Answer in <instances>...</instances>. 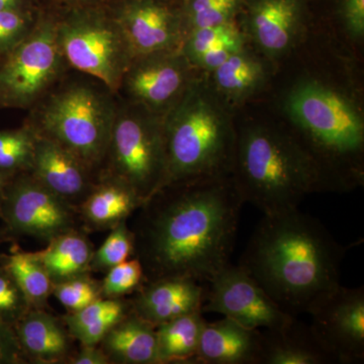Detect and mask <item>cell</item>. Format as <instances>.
Segmentation results:
<instances>
[{"mask_svg": "<svg viewBox=\"0 0 364 364\" xmlns=\"http://www.w3.org/2000/svg\"><path fill=\"white\" fill-rule=\"evenodd\" d=\"M142 263L138 257L119 263L107 270L100 291L102 298L119 299L136 291L145 282Z\"/></svg>", "mask_w": 364, "mask_h": 364, "instance_id": "obj_29", "label": "cell"}, {"mask_svg": "<svg viewBox=\"0 0 364 364\" xmlns=\"http://www.w3.org/2000/svg\"><path fill=\"white\" fill-rule=\"evenodd\" d=\"M58 28L44 23L21 40L0 71V91L16 105L35 102L51 83L61 61Z\"/></svg>", "mask_w": 364, "mask_h": 364, "instance_id": "obj_11", "label": "cell"}, {"mask_svg": "<svg viewBox=\"0 0 364 364\" xmlns=\"http://www.w3.org/2000/svg\"><path fill=\"white\" fill-rule=\"evenodd\" d=\"M44 250L36 252L53 284L87 274L93 251L90 242L74 231L48 242Z\"/></svg>", "mask_w": 364, "mask_h": 364, "instance_id": "obj_22", "label": "cell"}, {"mask_svg": "<svg viewBox=\"0 0 364 364\" xmlns=\"http://www.w3.org/2000/svg\"><path fill=\"white\" fill-rule=\"evenodd\" d=\"M347 249L318 220L296 208L264 215L238 265L280 308L296 316L340 284Z\"/></svg>", "mask_w": 364, "mask_h": 364, "instance_id": "obj_2", "label": "cell"}, {"mask_svg": "<svg viewBox=\"0 0 364 364\" xmlns=\"http://www.w3.org/2000/svg\"><path fill=\"white\" fill-rule=\"evenodd\" d=\"M52 294L70 313L81 310L102 298L100 284L87 274L53 284Z\"/></svg>", "mask_w": 364, "mask_h": 364, "instance_id": "obj_31", "label": "cell"}, {"mask_svg": "<svg viewBox=\"0 0 364 364\" xmlns=\"http://www.w3.org/2000/svg\"><path fill=\"white\" fill-rule=\"evenodd\" d=\"M243 203L232 177L193 179L160 189L143 203L134 232L145 282H210L230 263Z\"/></svg>", "mask_w": 364, "mask_h": 364, "instance_id": "obj_1", "label": "cell"}, {"mask_svg": "<svg viewBox=\"0 0 364 364\" xmlns=\"http://www.w3.org/2000/svg\"><path fill=\"white\" fill-rule=\"evenodd\" d=\"M231 174L244 203L263 215L296 210L318 191L317 169L294 134L265 124H249L237 134Z\"/></svg>", "mask_w": 364, "mask_h": 364, "instance_id": "obj_4", "label": "cell"}, {"mask_svg": "<svg viewBox=\"0 0 364 364\" xmlns=\"http://www.w3.org/2000/svg\"><path fill=\"white\" fill-rule=\"evenodd\" d=\"M166 147L165 186L227 176L236 135L223 100L203 81H191L163 119Z\"/></svg>", "mask_w": 364, "mask_h": 364, "instance_id": "obj_5", "label": "cell"}, {"mask_svg": "<svg viewBox=\"0 0 364 364\" xmlns=\"http://www.w3.org/2000/svg\"><path fill=\"white\" fill-rule=\"evenodd\" d=\"M284 109L301 134L294 136L317 169L318 191H352L363 183L364 123L349 98L318 81L304 80L289 91Z\"/></svg>", "mask_w": 364, "mask_h": 364, "instance_id": "obj_3", "label": "cell"}, {"mask_svg": "<svg viewBox=\"0 0 364 364\" xmlns=\"http://www.w3.org/2000/svg\"><path fill=\"white\" fill-rule=\"evenodd\" d=\"M143 203L128 186L114 181L102 184L86 196L82 214L91 225L112 228L127 220Z\"/></svg>", "mask_w": 364, "mask_h": 364, "instance_id": "obj_25", "label": "cell"}, {"mask_svg": "<svg viewBox=\"0 0 364 364\" xmlns=\"http://www.w3.org/2000/svg\"><path fill=\"white\" fill-rule=\"evenodd\" d=\"M261 332L249 329L231 318L205 321L196 364H259Z\"/></svg>", "mask_w": 364, "mask_h": 364, "instance_id": "obj_16", "label": "cell"}, {"mask_svg": "<svg viewBox=\"0 0 364 364\" xmlns=\"http://www.w3.org/2000/svg\"><path fill=\"white\" fill-rule=\"evenodd\" d=\"M6 176H4V172L0 171V200H1L2 195H4V189H6Z\"/></svg>", "mask_w": 364, "mask_h": 364, "instance_id": "obj_41", "label": "cell"}, {"mask_svg": "<svg viewBox=\"0 0 364 364\" xmlns=\"http://www.w3.org/2000/svg\"><path fill=\"white\" fill-rule=\"evenodd\" d=\"M237 6V0H191L188 20L195 28L230 23Z\"/></svg>", "mask_w": 364, "mask_h": 364, "instance_id": "obj_33", "label": "cell"}, {"mask_svg": "<svg viewBox=\"0 0 364 364\" xmlns=\"http://www.w3.org/2000/svg\"><path fill=\"white\" fill-rule=\"evenodd\" d=\"M14 329L23 355L38 363H59L68 354V334L58 321L43 309H31Z\"/></svg>", "mask_w": 364, "mask_h": 364, "instance_id": "obj_21", "label": "cell"}, {"mask_svg": "<svg viewBox=\"0 0 364 364\" xmlns=\"http://www.w3.org/2000/svg\"><path fill=\"white\" fill-rule=\"evenodd\" d=\"M28 18L20 9L0 11V47H7L23 40L28 31Z\"/></svg>", "mask_w": 364, "mask_h": 364, "instance_id": "obj_36", "label": "cell"}, {"mask_svg": "<svg viewBox=\"0 0 364 364\" xmlns=\"http://www.w3.org/2000/svg\"><path fill=\"white\" fill-rule=\"evenodd\" d=\"M16 280L33 309H43L52 294L53 282L36 252L14 251L0 260Z\"/></svg>", "mask_w": 364, "mask_h": 364, "instance_id": "obj_27", "label": "cell"}, {"mask_svg": "<svg viewBox=\"0 0 364 364\" xmlns=\"http://www.w3.org/2000/svg\"><path fill=\"white\" fill-rule=\"evenodd\" d=\"M112 229L102 245L93 252L90 270L107 272L135 254V234L127 226L126 220Z\"/></svg>", "mask_w": 364, "mask_h": 364, "instance_id": "obj_28", "label": "cell"}, {"mask_svg": "<svg viewBox=\"0 0 364 364\" xmlns=\"http://www.w3.org/2000/svg\"><path fill=\"white\" fill-rule=\"evenodd\" d=\"M205 321L198 312L157 326L158 363H195Z\"/></svg>", "mask_w": 364, "mask_h": 364, "instance_id": "obj_24", "label": "cell"}, {"mask_svg": "<svg viewBox=\"0 0 364 364\" xmlns=\"http://www.w3.org/2000/svg\"><path fill=\"white\" fill-rule=\"evenodd\" d=\"M334 360L310 325L294 318L282 329L261 332L259 364H330Z\"/></svg>", "mask_w": 364, "mask_h": 364, "instance_id": "obj_19", "label": "cell"}, {"mask_svg": "<svg viewBox=\"0 0 364 364\" xmlns=\"http://www.w3.org/2000/svg\"><path fill=\"white\" fill-rule=\"evenodd\" d=\"M141 58L127 73L129 92L151 112L168 111L191 83V64L172 51Z\"/></svg>", "mask_w": 364, "mask_h": 364, "instance_id": "obj_13", "label": "cell"}, {"mask_svg": "<svg viewBox=\"0 0 364 364\" xmlns=\"http://www.w3.org/2000/svg\"><path fill=\"white\" fill-rule=\"evenodd\" d=\"M61 52L74 68L117 90L128 61L119 28L93 16H78L58 28Z\"/></svg>", "mask_w": 364, "mask_h": 364, "instance_id": "obj_9", "label": "cell"}, {"mask_svg": "<svg viewBox=\"0 0 364 364\" xmlns=\"http://www.w3.org/2000/svg\"><path fill=\"white\" fill-rule=\"evenodd\" d=\"M236 31L238 30L232 21L219 26L195 28L191 31V35L184 43L181 54L186 57L189 64L193 65L196 60L200 58L203 53L210 50L215 43Z\"/></svg>", "mask_w": 364, "mask_h": 364, "instance_id": "obj_34", "label": "cell"}, {"mask_svg": "<svg viewBox=\"0 0 364 364\" xmlns=\"http://www.w3.org/2000/svg\"><path fill=\"white\" fill-rule=\"evenodd\" d=\"M342 18L347 32L353 39L364 35V0H341Z\"/></svg>", "mask_w": 364, "mask_h": 364, "instance_id": "obj_37", "label": "cell"}, {"mask_svg": "<svg viewBox=\"0 0 364 364\" xmlns=\"http://www.w3.org/2000/svg\"><path fill=\"white\" fill-rule=\"evenodd\" d=\"M305 313L311 316L314 334L334 363H363V287L337 284L316 296Z\"/></svg>", "mask_w": 364, "mask_h": 364, "instance_id": "obj_8", "label": "cell"}, {"mask_svg": "<svg viewBox=\"0 0 364 364\" xmlns=\"http://www.w3.org/2000/svg\"><path fill=\"white\" fill-rule=\"evenodd\" d=\"M72 364H107L111 363L107 354L97 346L83 345L82 349L71 358Z\"/></svg>", "mask_w": 364, "mask_h": 364, "instance_id": "obj_39", "label": "cell"}, {"mask_svg": "<svg viewBox=\"0 0 364 364\" xmlns=\"http://www.w3.org/2000/svg\"><path fill=\"white\" fill-rule=\"evenodd\" d=\"M150 112H127L114 119L109 146L114 181L128 186L143 203L166 181L163 119Z\"/></svg>", "mask_w": 364, "mask_h": 364, "instance_id": "obj_6", "label": "cell"}, {"mask_svg": "<svg viewBox=\"0 0 364 364\" xmlns=\"http://www.w3.org/2000/svg\"><path fill=\"white\" fill-rule=\"evenodd\" d=\"M242 49H244L243 38L239 31H236L215 43L210 50L196 60L193 65L207 71H215Z\"/></svg>", "mask_w": 364, "mask_h": 364, "instance_id": "obj_35", "label": "cell"}, {"mask_svg": "<svg viewBox=\"0 0 364 364\" xmlns=\"http://www.w3.org/2000/svg\"><path fill=\"white\" fill-rule=\"evenodd\" d=\"M23 356L14 327L0 322V364L21 363Z\"/></svg>", "mask_w": 364, "mask_h": 364, "instance_id": "obj_38", "label": "cell"}, {"mask_svg": "<svg viewBox=\"0 0 364 364\" xmlns=\"http://www.w3.org/2000/svg\"><path fill=\"white\" fill-rule=\"evenodd\" d=\"M119 28L129 53L139 57L172 51L181 39L176 16L167 7L151 0L127 7Z\"/></svg>", "mask_w": 364, "mask_h": 364, "instance_id": "obj_15", "label": "cell"}, {"mask_svg": "<svg viewBox=\"0 0 364 364\" xmlns=\"http://www.w3.org/2000/svg\"><path fill=\"white\" fill-rule=\"evenodd\" d=\"M0 215L9 230L50 242L73 231L71 205L33 179H21L4 189Z\"/></svg>", "mask_w": 364, "mask_h": 364, "instance_id": "obj_12", "label": "cell"}, {"mask_svg": "<svg viewBox=\"0 0 364 364\" xmlns=\"http://www.w3.org/2000/svg\"><path fill=\"white\" fill-rule=\"evenodd\" d=\"M132 312L157 326L188 314L202 312L207 284L186 277L145 282L139 287Z\"/></svg>", "mask_w": 364, "mask_h": 364, "instance_id": "obj_14", "label": "cell"}, {"mask_svg": "<svg viewBox=\"0 0 364 364\" xmlns=\"http://www.w3.org/2000/svg\"><path fill=\"white\" fill-rule=\"evenodd\" d=\"M100 344L111 363L159 364L156 328L133 312L112 326Z\"/></svg>", "mask_w": 364, "mask_h": 364, "instance_id": "obj_20", "label": "cell"}, {"mask_svg": "<svg viewBox=\"0 0 364 364\" xmlns=\"http://www.w3.org/2000/svg\"><path fill=\"white\" fill-rule=\"evenodd\" d=\"M48 138L61 144L85 166L109 150L114 119L104 98L87 86H72L55 95L42 119Z\"/></svg>", "mask_w": 364, "mask_h": 364, "instance_id": "obj_7", "label": "cell"}, {"mask_svg": "<svg viewBox=\"0 0 364 364\" xmlns=\"http://www.w3.org/2000/svg\"><path fill=\"white\" fill-rule=\"evenodd\" d=\"M32 167L36 181L70 205L85 196V165L56 141L36 139Z\"/></svg>", "mask_w": 364, "mask_h": 364, "instance_id": "obj_17", "label": "cell"}, {"mask_svg": "<svg viewBox=\"0 0 364 364\" xmlns=\"http://www.w3.org/2000/svg\"><path fill=\"white\" fill-rule=\"evenodd\" d=\"M301 26L298 0H251L248 28L267 56L279 57L291 49Z\"/></svg>", "mask_w": 364, "mask_h": 364, "instance_id": "obj_18", "label": "cell"}, {"mask_svg": "<svg viewBox=\"0 0 364 364\" xmlns=\"http://www.w3.org/2000/svg\"><path fill=\"white\" fill-rule=\"evenodd\" d=\"M36 139L26 130L0 133V171L32 166Z\"/></svg>", "mask_w": 364, "mask_h": 364, "instance_id": "obj_30", "label": "cell"}, {"mask_svg": "<svg viewBox=\"0 0 364 364\" xmlns=\"http://www.w3.org/2000/svg\"><path fill=\"white\" fill-rule=\"evenodd\" d=\"M119 299L100 298L90 305L64 317L69 334L82 345L97 346L112 326L128 315Z\"/></svg>", "mask_w": 364, "mask_h": 364, "instance_id": "obj_26", "label": "cell"}, {"mask_svg": "<svg viewBox=\"0 0 364 364\" xmlns=\"http://www.w3.org/2000/svg\"><path fill=\"white\" fill-rule=\"evenodd\" d=\"M31 309L32 306L21 287L0 264V322L14 327Z\"/></svg>", "mask_w": 364, "mask_h": 364, "instance_id": "obj_32", "label": "cell"}, {"mask_svg": "<svg viewBox=\"0 0 364 364\" xmlns=\"http://www.w3.org/2000/svg\"><path fill=\"white\" fill-rule=\"evenodd\" d=\"M21 0H0V11L18 9Z\"/></svg>", "mask_w": 364, "mask_h": 364, "instance_id": "obj_40", "label": "cell"}, {"mask_svg": "<svg viewBox=\"0 0 364 364\" xmlns=\"http://www.w3.org/2000/svg\"><path fill=\"white\" fill-rule=\"evenodd\" d=\"M203 313L221 314L249 329L277 330L296 316L286 312L255 279L231 263L207 282Z\"/></svg>", "mask_w": 364, "mask_h": 364, "instance_id": "obj_10", "label": "cell"}, {"mask_svg": "<svg viewBox=\"0 0 364 364\" xmlns=\"http://www.w3.org/2000/svg\"><path fill=\"white\" fill-rule=\"evenodd\" d=\"M75 1H85V0H75Z\"/></svg>", "mask_w": 364, "mask_h": 364, "instance_id": "obj_42", "label": "cell"}, {"mask_svg": "<svg viewBox=\"0 0 364 364\" xmlns=\"http://www.w3.org/2000/svg\"><path fill=\"white\" fill-rule=\"evenodd\" d=\"M212 73L215 91L225 102H239L250 97L267 79L263 64L244 49Z\"/></svg>", "mask_w": 364, "mask_h": 364, "instance_id": "obj_23", "label": "cell"}]
</instances>
